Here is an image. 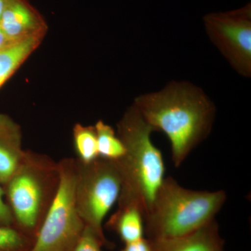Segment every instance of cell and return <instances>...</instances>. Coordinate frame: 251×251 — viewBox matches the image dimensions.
<instances>
[{
    "instance_id": "6da1fadb",
    "label": "cell",
    "mask_w": 251,
    "mask_h": 251,
    "mask_svg": "<svg viewBox=\"0 0 251 251\" xmlns=\"http://www.w3.org/2000/svg\"><path fill=\"white\" fill-rule=\"evenodd\" d=\"M153 130L171 144L176 168L210 133L216 108L201 89L187 82H172L163 90L141 94L133 103Z\"/></svg>"
},
{
    "instance_id": "7a4b0ae2",
    "label": "cell",
    "mask_w": 251,
    "mask_h": 251,
    "mask_svg": "<svg viewBox=\"0 0 251 251\" xmlns=\"http://www.w3.org/2000/svg\"><path fill=\"white\" fill-rule=\"evenodd\" d=\"M153 131L133 104L117 124V135L125 145V155L112 161L122 181L118 206L135 204L144 217L166 178L163 156L151 141Z\"/></svg>"
},
{
    "instance_id": "3957f363",
    "label": "cell",
    "mask_w": 251,
    "mask_h": 251,
    "mask_svg": "<svg viewBox=\"0 0 251 251\" xmlns=\"http://www.w3.org/2000/svg\"><path fill=\"white\" fill-rule=\"evenodd\" d=\"M226 199L224 190L194 191L183 187L172 176L166 177L144 217L145 233L152 241L191 233L214 221Z\"/></svg>"
},
{
    "instance_id": "277c9868",
    "label": "cell",
    "mask_w": 251,
    "mask_h": 251,
    "mask_svg": "<svg viewBox=\"0 0 251 251\" xmlns=\"http://www.w3.org/2000/svg\"><path fill=\"white\" fill-rule=\"evenodd\" d=\"M58 162L25 150L21 163L3 186L14 226L35 239L58 189Z\"/></svg>"
},
{
    "instance_id": "5b68a950",
    "label": "cell",
    "mask_w": 251,
    "mask_h": 251,
    "mask_svg": "<svg viewBox=\"0 0 251 251\" xmlns=\"http://www.w3.org/2000/svg\"><path fill=\"white\" fill-rule=\"evenodd\" d=\"M59 183L29 251H72L85 227L75 202L76 159L58 162Z\"/></svg>"
},
{
    "instance_id": "8992f818",
    "label": "cell",
    "mask_w": 251,
    "mask_h": 251,
    "mask_svg": "<svg viewBox=\"0 0 251 251\" xmlns=\"http://www.w3.org/2000/svg\"><path fill=\"white\" fill-rule=\"evenodd\" d=\"M76 163L75 202L79 215L85 226L108 247L110 243L104 235L103 224L120 198V175L113 162L103 158H99L87 164L76 159Z\"/></svg>"
},
{
    "instance_id": "52a82bcc",
    "label": "cell",
    "mask_w": 251,
    "mask_h": 251,
    "mask_svg": "<svg viewBox=\"0 0 251 251\" xmlns=\"http://www.w3.org/2000/svg\"><path fill=\"white\" fill-rule=\"evenodd\" d=\"M206 34L236 72L251 76V4L203 18Z\"/></svg>"
},
{
    "instance_id": "ba28073f",
    "label": "cell",
    "mask_w": 251,
    "mask_h": 251,
    "mask_svg": "<svg viewBox=\"0 0 251 251\" xmlns=\"http://www.w3.org/2000/svg\"><path fill=\"white\" fill-rule=\"evenodd\" d=\"M0 29L11 42H16L31 36H45L48 25L27 0H6Z\"/></svg>"
},
{
    "instance_id": "9c48e42d",
    "label": "cell",
    "mask_w": 251,
    "mask_h": 251,
    "mask_svg": "<svg viewBox=\"0 0 251 251\" xmlns=\"http://www.w3.org/2000/svg\"><path fill=\"white\" fill-rule=\"evenodd\" d=\"M150 241L151 251H224L225 242L216 220L186 235Z\"/></svg>"
},
{
    "instance_id": "30bf717a",
    "label": "cell",
    "mask_w": 251,
    "mask_h": 251,
    "mask_svg": "<svg viewBox=\"0 0 251 251\" xmlns=\"http://www.w3.org/2000/svg\"><path fill=\"white\" fill-rule=\"evenodd\" d=\"M25 151L22 132L11 117L0 113V184L4 186L21 163Z\"/></svg>"
},
{
    "instance_id": "8fae6325",
    "label": "cell",
    "mask_w": 251,
    "mask_h": 251,
    "mask_svg": "<svg viewBox=\"0 0 251 251\" xmlns=\"http://www.w3.org/2000/svg\"><path fill=\"white\" fill-rule=\"evenodd\" d=\"M107 226L118 234L125 244L140 240L145 235L143 211L135 204L118 206Z\"/></svg>"
},
{
    "instance_id": "7c38bea8",
    "label": "cell",
    "mask_w": 251,
    "mask_h": 251,
    "mask_svg": "<svg viewBox=\"0 0 251 251\" xmlns=\"http://www.w3.org/2000/svg\"><path fill=\"white\" fill-rule=\"evenodd\" d=\"M44 36H35L16 41L0 50V88L38 49Z\"/></svg>"
},
{
    "instance_id": "4fadbf2b",
    "label": "cell",
    "mask_w": 251,
    "mask_h": 251,
    "mask_svg": "<svg viewBox=\"0 0 251 251\" xmlns=\"http://www.w3.org/2000/svg\"><path fill=\"white\" fill-rule=\"evenodd\" d=\"M73 139L77 161L87 164L98 159V144L94 126L76 124L73 128Z\"/></svg>"
},
{
    "instance_id": "5bb4252c",
    "label": "cell",
    "mask_w": 251,
    "mask_h": 251,
    "mask_svg": "<svg viewBox=\"0 0 251 251\" xmlns=\"http://www.w3.org/2000/svg\"><path fill=\"white\" fill-rule=\"evenodd\" d=\"M97 133L99 158L115 161L125 153V148L112 126L102 120L94 126Z\"/></svg>"
},
{
    "instance_id": "9a60e30c",
    "label": "cell",
    "mask_w": 251,
    "mask_h": 251,
    "mask_svg": "<svg viewBox=\"0 0 251 251\" xmlns=\"http://www.w3.org/2000/svg\"><path fill=\"white\" fill-rule=\"evenodd\" d=\"M34 241L14 226H0V251H29Z\"/></svg>"
},
{
    "instance_id": "2e32d148",
    "label": "cell",
    "mask_w": 251,
    "mask_h": 251,
    "mask_svg": "<svg viewBox=\"0 0 251 251\" xmlns=\"http://www.w3.org/2000/svg\"><path fill=\"white\" fill-rule=\"evenodd\" d=\"M105 246L90 227L85 226L80 239L77 241L72 251H102L101 248Z\"/></svg>"
},
{
    "instance_id": "e0dca14e",
    "label": "cell",
    "mask_w": 251,
    "mask_h": 251,
    "mask_svg": "<svg viewBox=\"0 0 251 251\" xmlns=\"http://www.w3.org/2000/svg\"><path fill=\"white\" fill-rule=\"evenodd\" d=\"M0 226H14V219L5 199L4 188L0 184Z\"/></svg>"
},
{
    "instance_id": "ac0fdd59",
    "label": "cell",
    "mask_w": 251,
    "mask_h": 251,
    "mask_svg": "<svg viewBox=\"0 0 251 251\" xmlns=\"http://www.w3.org/2000/svg\"><path fill=\"white\" fill-rule=\"evenodd\" d=\"M121 251H151V241L144 237L136 242L125 244Z\"/></svg>"
},
{
    "instance_id": "d6986e66",
    "label": "cell",
    "mask_w": 251,
    "mask_h": 251,
    "mask_svg": "<svg viewBox=\"0 0 251 251\" xmlns=\"http://www.w3.org/2000/svg\"><path fill=\"white\" fill-rule=\"evenodd\" d=\"M14 42H11V41L4 35V33L1 31V29H0V50L4 49L5 48L11 45Z\"/></svg>"
},
{
    "instance_id": "ffe728a7",
    "label": "cell",
    "mask_w": 251,
    "mask_h": 251,
    "mask_svg": "<svg viewBox=\"0 0 251 251\" xmlns=\"http://www.w3.org/2000/svg\"><path fill=\"white\" fill-rule=\"evenodd\" d=\"M5 3H6V0H0V18H1L3 9H4Z\"/></svg>"
}]
</instances>
